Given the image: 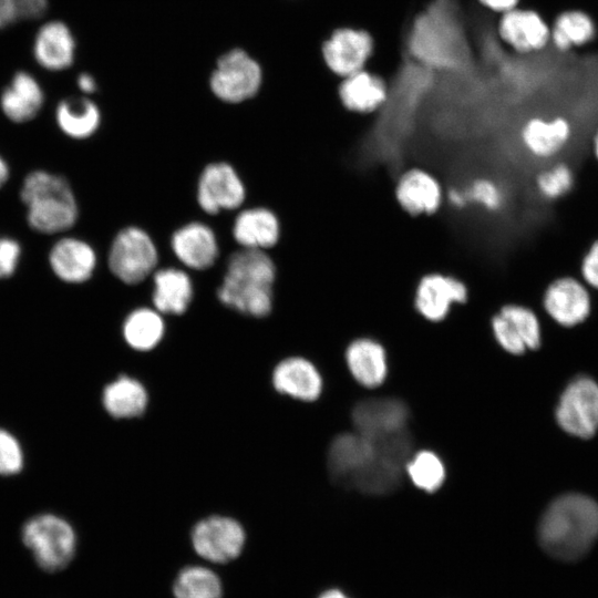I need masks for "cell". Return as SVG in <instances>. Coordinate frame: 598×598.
Returning <instances> with one entry per match:
<instances>
[{"label": "cell", "mask_w": 598, "mask_h": 598, "mask_svg": "<svg viewBox=\"0 0 598 598\" xmlns=\"http://www.w3.org/2000/svg\"><path fill=\"white\" fill-rule=\"evenodd\" d=\"M193 297V281L183 269L167 267L154 271L152 301L162 315L184 313Z\"/></svg>", "instance_id": "603a6c76"}, {"label": "cell", "mask_w": 598, "mask_h": 598, "mask_svg": "<svg viewBox=\"0 0 598 598\" xmlns=\"http://www.w3.org/2000/svg\"><path fill=\"white\" fill-rule=\"evenodd\" d=\"M556 420L574 436H594L598 431V384L585 375L574 379L560 396Z\"/></svg>", "instance_id": "9c48e42d"}, {"label": "cell", "mask_w": 598, "mask_h": 598, "mask_svg": "<svg viewBox=\"0 0 598 598\" xmlns=\"http://www.w3.org/2000/svg\"><path fill=\"white\" fill-rule=\"evenodd\" d=\"M49 261L58 278L69 283H82L87 281L95 270L96 254L86 241L69 237L53 245Z\"/></svg>", "instance_id": "ffe728a7"}, {"label": "cell", "mask_w": 598, "mask_h": 598, "mask_svg": "<svg viewBox=\"0 0 598 598\" xmlns=\"http://www.w3.org/2000/svg\"><path fill=\"white\" fill-rule=\"evenodd\" d=\"M394 464L392 451L382 442L358 432L338 435L328 451V470L339 485L367 493Z\"/></svg>", "instance_id": "3957f363"}, {"label": "cell", "mask_w": 598, "mask_h": 598, "mask_svg": "<svg viewBox=\"0 0 598 598\" xmlns=\"http://www.w3.org/2000/svg\"><path fill=\"white\" fill-rule=\"evenodd\" d=\"M21 256L20 244L10 237H0V279L12 276Z\"/></svg>", "instance_id": "74e56055"}, {"label": "cell", "mask_w": 598, "mask_h": 598, "mask_svg": "<svg viewBox=\"0 0 598 598\" xmlns=\"http://www.w3.org/2000/svg\"><path fill=\"white\" fill-rule=\"evenodd\" d=\"M74 49V38L68 25L60 21H51L38 31L33 54L42 68L62 71L73 63Z\"/></svg>", "instance_id": "d4e9b609"}, {"label": "cell", "mask_w": 598, "mask_h": 598, "mask_svg": "<svg viewBox=\"0 0 598 598\" xmlns=\"http://www.w3.org/2000/svg\"><path fill=\"white\" fill-rule=\"evenodd\" d=\"M445 202L455 209H463L468 206L464 186H452L445 190Z\"/></svg>", "instance_id": "b9f144b4"}, {"label": "cell", "mask_w": 598, "mask_h": 598, "mask_svg": "<svg viewBox=\"0 0 598 598\" xmlns=\"http://www.w3.org/2000/svg\"><path fill=\"white\" fill-rule=\"evenodd\" d=\"M546 313L558 324L570 328L584 322L591 310L587 287L574 277L553 280L543 295Z\"/></svg>", "instance_id": "2e32d148"}, {"label": "cell", "mask_w": 598, "mask_h": 598, "mask_svg": "<svg viewBox=\"0 0 598 598\" xmlns=\"http://www.w3.org/2000/svg\"><path fill=\"white\" fill-rule=\"evenodd\" d=\"M102 403L113 417L131 419L144 413L148 403V394L138 380L121 375L104 388Z\"/></svg>", "instance_id": "83f0119b"}, {"label": "cell", "mask_w": 598, "mask_h": 598, "mask_svg": "<svg viewBox=\"0 0 598 598\" xmlns=\"http://www.w3.org/2000/svg\"><path fill=\"white\" fill-rule=\"evenodd\" d=\"M171 248L178 261L193 270L213 267L219 255L214 229L202 221H190L178 227L172 234Z\"/></svg>", "instance_id": "e0dca14e"}, {"label": "cell", "mask_w": 598, "mask_h": 598, "mask_svg": "<svg viewBox=\"0 0 598 598\" xmlns=\"http://www.w3.org/2000/svg\"><path fill=\"white\" fill-rule=\"evenodd\" d=\"M195 551L213 563H227L239 556L245 544V530L236 519L214 515L199 520L192 530Z\"/></svg>", "instance_id": "4fadbf2b"}, {"label": "cell", "mask_w": 598, "mask_h": 598, "mask_svg": "<svg viewBox=\"0 0 598 598\" xmlns=\"http://www.w3.org/2000/svg\"><path fill=\"white\" fill-rule=\"evenodd\" d=\"M22 466L23 453L18 440L8 431L0 429V474H17Z\"/></svg>", "instance_id": "d590c367"}, {"label": "cell", "mask_w": 598, "mask_h": 598, "mask_svg": "<svg viewBox=\"0 0 598 598\" xmlns=\"http://www.w3.org/2000/svg\"><path fill=\"white\" fill-rule=\"evenodd\" d=\"M246 187L237 171L227 162H214L202 171L196 189L198 206L208 215L239 208Z\"/></svg>", "instance_id": "7c38bea8"}, {"label": "cell", "mask_w": 598, "mask_h": 598, "mask_svg": "<svg viewBox=\"0 0 598 598\" xmlns=\"http://www.w3.org/2000/svg\"><path fill=\"white\" fill-rule=\"evenodd\" d=\"M496 34L499 41L517 54L544 51L550 45V24L537 10L518 6L498 16Z\"/></svg>", "instance_id": "8fae6325"}, {"label": "cell", "mask_w": 598, "mask_h": 598, "mask_svg": "<svg viewBox=\"0 0 598 598\" xmlns=\"http://www.w3.org/2000/svg\"><path fill=\"white\" fill-rule=\"evenodd\" d=\"M9 167L6 161L0 156V188L8 181Z\"/></svg>", "instance_id": "f6af8a7d"}, {"label": "cell", "mask_w": 598, "mask_h": 598, "mask_svg": "<svg viewBox=\"0 0 598 598\" xmlns=\"http://www.w3.org/2000/svg\"><path fill=\"white\" fill-rule=\"evenodd\" d=\"M505 317L527 349L535 350L540 346V323L536 313L528 307L517 303H506L498 311Z\"/></svg>", "instance_id": "d6a6232c"}, {"label": "cell", "mask_w": 598, "mask_h": 598, "mask_svg": "<svg viewBox=\"0 0 598 598\" xmlns=\"http://www.w3.org/2000/svg\"><path fill=\"white\" fill-rule=\"evenodd\" d=\"M491 329L497 343L511 354H522L527 349L509 321L499 312L491 319Z\"/></svg>", "instance_id": "8d00e7d4"}, {"label": "cell", "mask_w": 598, "mask_h": 598, "mask_svg": "<svg viewBox=\"0 0 598 598\" xmlns=\"http://www.w3.org/2000/svg\"><path fill=\"white\" fill-rule=\"evenodd\" d=\"M468 205L473 204L488 213H498L505 205V193L502 186L487 176L472 179L464 186Z\"/></svg>", "instance_id": "e575fe53"}, {"label": "cell", "mask_w": 598, "mask_h": 598, "mask_svg": "<svg viewBox=\"0 0 598 598\" xmlns=\"http://www.w3.org/2000/svg\"><path fill=\"white\" fill-rule=\"evenodd\" d=\"M27 206L29 226L42 234H56L71 228L78 219L79 208L68 181L44 171L28 174L20 190Z\"/></svg>", "instance_id": "277c9868"}, {"label": "cell", "mask_w": 598, "mask_h": 598, "mask_svg": "<svg viewBox=\"0 0 598 598\" xmlns=\"http://www.w3.org/2000/svg\"><path fill=\"white\" fill-rule=\"evenodd\" d=\"M17 18L13 0H0V29L8 27Z\"/></svg>", "instance_id": "7bdbcfd3"}, {"label": "cell", "mask_w": 598, "mask_h": 598, "mask_svg": "<svg viewBox=\"0 0 598 598\" xmlns=\"http://www.w3.org/2000/svg\"><path fill=\"white\" fill-rule=\"evenodd\" d=\"M580 274L589 287L598 290V239L585 254L580 265Z\"/></svg>", "instance_id": "f35d334b"}, {"label": "cell", "mask_w": 598, "mask_h": 598, "mask_svg": "<svg viewBox=\"0 0 598 598\" xmlns=\"http://www.w3.org/2000/svg\"><path fill=\"white\" fill-rule=\"evenodd\" d=\"M78 85L85 93H92L96 89L94 79L86 73H83L78 78Z\"/></svg>", "instance_id": "ee69618b"}, {"label": "cell", "mask_w": 598, "mask_h": 598, "mask_svg": "<svg viewBox=\"0 0 598 598\" xmlns=\"http://www.w3.org/2000/svg\"><path fill=\"white\" fill-rule=\"evenodd\" d=\"M22 540L37 564L50 573L66 567L76 547L72 526L53 514H41L29 519L22 528Z\"/></svg>", "instance_id": "5b68a950"}, {"label": "cell", "mask_w": 598, "mask_h": 598, "mask_svg": "<svg viewBox=\"0 0 598 598\" xmlns=\"http://www.w3.org/2000/svg\"><path fill=\"white\" fill-rule=\"evenodd\" d=\"M231 233L241 248L266 251L278 243L280 223L269 208L250 207L237 214Z\"/></svg>", "instance_id": "7402d4cb"}, {"label": "cell", "mask_w": 598, "mask_h": 598, "mask_svg": "<svg viewBox=\"0 0 598 598\" xmlns=\"http://www.w3.org/2000/svg\"><path fill=\"white\" fill-rule=\"evenodd\" d=\"M542 547L551 556L575 560L598 537V504L581 494H565L550 503L538 527Z\"/></svg>", "instance_id": "6da1fadb"}, {"label": "cell", "mask_w": 598, "mask_h": 598, "mask_svg": "<svg viewBox=\"0 0 598 598\" xmlns=\"http://www.w3.org/2000/svg\"><path fill=\"white\" fill-rule=\"evenodd\" d=\"M157 264L158 250L146 230L128 226L116 234L109 250V268L120 281L137 285L154 274Z\"/></svg>", "instance_id": "8992f818"}, {"label": "cell", "mask_w": 598, "mask_h": 598, "mask_svg": "<svg viewBox=\"0 0 598 598\" xmlns=\"http://www.w3.org/2000/svg\"><path fill=\"white\" fill-rule=\"evenodd\" d=\"M261 79L259 64L245 51L234 49L219 58L210 89L224 102L240 103L256 95Z\"/></svg>", "instance_id": "ba28073f"}, {"label": "cell", "mask_w": 598, "mask_h": 598, "mask_svg": "<svg viewBox=\"0 0 598 598\" xmlns=\"http://www.w3.org/2000/svg\"><path fill=\"white\" fill-rule=\"evenodd\" d=\"M409 409L395 398L358 402L352 412L355 431L371 440L386 439L408 430Z\"/></svg>", "instance_id": "9a60e30c"}, {"label": "cell", "mask_w": 598, "mask_h": 598, "mask_svg": "<svg viewBox=\"0 0 598 598\" xmlns=\"http://www.w3.org/2000/svg\"><path fill=\"white\" fill-rule=\"evenodd\" d=\"M271 381L279 393L300 401H315L322 391L320 372L301 357L281 360L272 371Z\"/></svg>", "instance_id": "d6986e66"}, {"label": "cell", "mask_w": 598, "mask_h": 598, "mask_svg": "<svg viewBox=\"0 0 598 598\" xmlns=\"http://www.w3.org/2000/svg\"><path fill=\"white\" fill-rule=\"evenodd\" d=\"M276 274V265L266 251L240 248L228 257L217 298L245 316L267 317L274 306Z\"/></svg>", "instance_id": "7a4b0ae2"}, {"label": "cell", "mask_w": 598, "mask_h": 598, "mask_svg": "<svg viewBox=\"0 0 598 598\" xmlns=\"http://www.w3.org/2000/svg\"><path fill=\"white\" fill-rule=\"evenodd\" d=\"M173 591L176 598H221L223 595L218 576L202 566L184 568L176 578Z\"/></svg>", "instance_id": "4dcf8cb0"}, {"label": "cell", "mask_w": 598, "mask_h": 598, "mask_svg": "<svg viewBox=\"0 0 598 598\" xmlns=\"http://www.w3.org/2000/svg\"><path fill=\"white\" fill-rule=\"evenodd\" d=\"M476 1L485 10L499 16L520 6L522 0H476Z\"/></svg>", "instance_id": "60d3db41"}, {"label": "cell", "mask_w": 598, "mask_h": 598, "mask_svg": "<svg viewBox=\"0 0 598 598\" xmlns=\"http://www.w3.org/2000/svg\"><path fill=\"white\" fill-rule=\"evenodd\" d=\"M470 289L464 280L441 271H430L416 281L413 305L416 312L430 322H441L454 305L466 303Z\"/></svg>", "instance_id": "30bf717a"}, {"label": "cell", "mask_w": 598, "mask_h": 598, "mask_svg": "<svg viewBox=\"0 0 598 598\" xmlns=\"http://www.w3.org/2000/svg\"><path fill=\"white\" fill-rule=\"evenodd\" d=\"M44 95L38 81L28 72H17L0 97L1 110L14 123H24L37 116Z\"/></svg>", "instance_id": "4316f807"}, {"label": "cell", "mask_w": 598, "mask_h": 598, "mask_svg": "<svg viewBox=\"0 0 598 598\" xmlns=\"http://www.w3.org/2000/svg\"><path fill=\"white\" fill-rule=\"evenodd\" d=\"M337 94L344 110L368 115L386 104L390 89L384 78L367 68L341 79Z\"/></svg>", "instance_id": "ac0fdd59"}, {"label": "cell", "mask_w": 598, "mask_h": 598, "mask_svg": "<svg viewBox=\"0 0 598 598\" xmlns=\"http://www.w3.org/2000/svg\"><path fill=\"white\" fill-rule=\"evenodd\" d=\"M536 189L547 200L567 195L574 187V174L565 163H557L539 172L535 179Z\"/></svg>", "instance_id": "836d02e7"}, {"label": "cell", "mask_w": 598, "mask_h": 598, "mask_svg": "<svg viewBox=\"0 0 598 598\" xmlns=\"http://www.w3.org/2000/svg\"><path fill=\"white\" fill-rule=\"evenodd\" d=\"M17 17L27 20L41 18L48 9V0H13Z\"/></svg>", "instance_id": "ab89813d"}, {"label": "cell", "mask_w": 598, "mask_h": 598, "mask_svg": "<svg viewBox=\"0 0 598 598\" xmlns=\"http://www.w3.org/2000/svg\"><path fill=\"white\" fill-rule=\"evenodd\" d=\"M55 120L64 134L84 140L97 131L101 113L96 104L86 97H68L58 104Z\"/></svg>", "instance_id": "f1b7e54d"}, {"label": "cell", "mask_w": 598, "mask_h": 598, "mask_svg": "<svg viewBox=\"0 0 598 598\" xmlns=\"http://www.w3.org/2000/svg\"><path fill=\"white\" fill-rule=\"evenodd\" d=\"M549 24L550 45L563 53L582 48L595 41L598 35V25L594 17L579 8L560 11Z\"/></svg>", "instance_id": "484cf974"}, {"label": "cell", "mask_w": 598, "mask_h": 598, "mask_svg": "<svg viewBox=\"0 0 598 598\" xmlns=\"http://www.w3.org/2000/svg\"><path fill=\"white\" fill-rule=\"evenodd\" d=\"M594 154L596 159L598 161V130L596 131L594 136Z\"/></svg>", "instance_id": "7dc6e473"}, {"label": "cell", "mask_w": 598, "mask_h": 598, "mask_svg": "<svg viewBox=\"0 0 598 598\" xmlns=\"http://www.w3.org/2000/svg\"><path fill=\"white\" fill-rule=\"evenodd\" d=\"M571 126L564 116L529 117L520 127L519 137L525 150L537 158L557 155L568 143Z\"/></svg>", "instance_id": "44dd1931"}, {"label": "cell", "mask_w": 598, "mask_h": 598, "mask_svg": "<svg viewBox=\"0 0 598 598\" xmlns=\"http://www.w3.org/2000/svg\"><path fill=\"white\" fill-rule=\"evenodd\" d=\"M375 39L364 29L342 25L322 42L321 56L328 70L343 79L368 68L375 52Z\"/></svg>", "instance_id": "52a82bcc"}, {"label": "cell", "mask_w": 598, "mask_h": 598, "mask_svg": "<svg viewBox=\"0 0 598 598\" xmlns=\"http://www.w3.org/2000/svg\"><path fill=\"white\" fill-rule=\"evenodd\" d=\"M123 337L136 351H150L163 339L165 322L155 308L141 307L131 311L124 319Z\"/></svg>", "instance_id": "f546056e"}, {"label": "cell", "mask_w": 598, "mask_h": 598, "mask_svg": "<svg viewBox=\"0 0 598 598\" xmlns=\"http://www.w3.org/2000/svg\"><path fill=\"white\" fill-rule=\"evenodd\" d=\"M412 483L427 493L437 491L445 480L442 460L431 451H420L405 465Z\"/></svg>", "instance_id": "1f68e13d"}, {"label": "cell", "mask_w": 598, "mask_h": 598, "mask_svg": "<svg viewBox=\"0 0 598 598\" xmlns=\"http://www.w3.org/2000/svg\"><path fill=\"white\" fill-rule=\"evenodd\" d=\"M394 198L400 208L412 217L433 216L445 203V188L426 168L403 171L394 184Z\"/></svg>", "instance_id": "5bb4252c"}, {"label": "cell", "mask_w": 598, "mask_h": 598, "mask_svg": "<svg viewBox=\"0 0 598 598\" xmlns=\"http://www.w3.org/2000/svg\"><path fill=\"white\" fill-rule=\"evenodd\" d=\"M319 598H348L343 592L338 589H331L322 592Z\"/></svg>", "instance_id": "bcb514c9"}, {"label": "cell", "mask_w": 598, "mask_h": 598, "mask_svg": "<svg viewBox=\"0 0 598 598\" xmlns=\"http://www.w3.org/2000/svg\"><path fill=\"white\" fill-rule=\"evenodd\" d=\"M383 346L372 338H358L346 350V361L354 380L365 388L381 385L388 373Z\"/></svg>", "instance_id": "cb8c5ba5"}]
</instances>
